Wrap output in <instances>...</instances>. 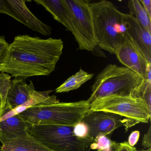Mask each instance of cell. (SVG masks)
<instances>
[{"label":"cell","mask_w":151,"mask_h":151,"mask_svg":"<svg viewBox=\"0 0 151 151\" xmlns=\"http://www.w3.org/2000/svg\"><path fill=\"white\" fill-rule=\"evenodd\" d=\"M63 48L61 39L17 36L9 45L0 72L24 80L34 76H48L55 69Z\"/></svg>","instance_id":"1"},{"label":"cell","mask_w":151,"mask_h":151,"mask_svg":"<svg viewBox=\"0 0 151 151\" xmlns=\"http://www.w3.org/2000/svg\"><path fill=\"white\" fill-rule=\"evenodd\" d=\"M87 100L60 102L55 95L19 114L31 125H60L74 127L81 122L90 109Z\"/></svg>","instance_id":"2"},{"label":"cell","mask_w":151,"mask_h":151,"mask_svg":"<svg viewBox=\"0 0 151 151\" xmlns=\"http://www.w3.org/2000/svg\"><path fill=\"white\" fill-rule=\"evenodd\" d=\"M97 46L116 54L127 37L124 14L110 1L90 3Z\"/></svg>","instance_id":"3"},{"label":"cell","mask_w":151,"mask_h":151,"mask_svg":"<svg viewBox=\"0 0 151 151\" xmlns=\"http://www.w3.org/2000/svg\"><path fill=\"white\" fill-rule=\"evenodd\" d=\"M144 78L125 67L110 64L98 75L87 100L90 105L98 99L109 95L137 97Z\"/></svg>","instance_id":"4"},{"label":"cell","mask_w":151,"mask_h":151,"mask_svg":"<svg viewBox=\"0 0 151 151\" xmlns=\"http://www.w3.org/2000/svg\"><path fill=\"white\" fill-rule=\"evenodd\" d=\"M74 127L60 125L30 124L27 132L53 151H88L94 139L77 137Z\"/></svg>","instance_id":"5"},{"label":"cell","mask_w":151,"mask_h":151,"mask_svg":"<svg viewBox=\"0 0 151 151\" xmlns=\"http://www.w3.org/2000/svg\"><path fill=\"white\" fill-rule=\"evenodd\" d=\"M89 111L118 115L129 120L133 126L147 123L151 115V110L141 98L131 96L109 95L98 99L91 104Z\"/></svg>","instance_id":"6"},{"label":"cell","mask_w":151,"mask_h":151,"mask_svg":"<svg viewBox=\"0 0 151 151\" xmlns=\"http://www.w3.org/2000/svg\"><path fill=\"white\" fill-rule=\"evenodd\" d=\"M69 9L74 25V36L80 50L93 52L97 46L92 12L86 0H63Z\"/></svg>","instance_id":"7"},{"label":"cell","mask_w":151,"mask_h":151,"mask_svg":"<svg viewBox=\"0 0 151 151\" xmlns=\"http://www.w3.org/2000/svg\"><path fill=\"white\" fill-rule=\"evenodd\" d=\"M82 122L88 126L89 137L94 140L99 135H111L114 131L123 125H124L126 130L133 126L124 117L103 111H89Z\"/></svg>","instance_id":"8"},{"label":"cell","mask_w":151,"mask_h":151,"mask_svg":"<svg viewBox=\"0 0 151 151\" xmlns=\"http://www.w3.org/2000/svg\"><path fill=\"white\" fill-rule=\"evenodd\" d=\"M26 0H0V14H4L16 19L34 31L45 36L51 35L52 29L42 22L29 10Z\"/></svg>","instance_id":"9"},{"label":"cell","mask_w":151,"mask_h":151,"mask_svg":"<svg viewBox=\"0 0 151 151\" xmlns=\"http://www.w3.org/2000/svg\"><path fill=\"white\" fill-rule=\"evenodd\" d=\"M126 35L148 63H151V33L133 17L124 14Z\"/></svg>","instance_id":"10"},{"label":"cell","mask_w":151,"mask_h":151,"mask_svg":"<svg viewBox=\"0 0 151 151\" xmlns=\"http://www.w3.org/2000/svg\"><path fill=\"white\" fill-rule=\"evenodd\" d=\"M117 59L125 67L145 78L148 63L128 37L116 53Z\"/></svg>","instance_id":"11"},{"label":"cell","mask_w":151,"mask_h":151,"mask_svg":"<svg viewBox=\"0 0 151 151\" xmlns=\"http://www.w3.org/2000/svg\"><path fill=\"white\" fill-rule=\"evenodd\" d=\"M36 91L32 81L28 84L22 78H15L11 80L7 95L5 113L24 105L33 96Z\"/></svg>","instance_id":"12"},{"label":"cell","mask_w":151,"mask_h":151,"mask_svg":"<svg viewBox=\"0 0 151 151\" xmlns=\"http://www.w3.org/2000/svg\"><path fill=\"white\" fill-rule=\"evenodd\" d=\"M51 14L54 19L66 27L67 30L74 35L75 29L71 13L63 0H35Z\"/></svg>","instance_id":"13"},{"label":"cell","mask_w":151,"mask_h":151,"mask_svg":"<svg viewBox=\"0 0 151 151\" xmlns=\"http://www.w3.org/2000/svg\"><path fill=\"white\" fill-rule=\"evenodd\" d=\"M0 151H53L27 132L2 143Z\"/></svg>","instance_id":"14"},{"label":"cell","mask_w":151,"mask_h":151,"mask_svg":"<svg viewBox=\"0 0 151 151\" xmlns=\"http://www.w3.org/2000/svg\"><path fill=\"white\" fill-rule=\"evenodd\" d=\"M29 125L19 114L0 121V142L2 143L26 134Z\"/></svg>","instance_id":"15"},{"label":"cell","mask_w":151,"mask_h":151,"mask_svg":"<svg viewBox=\"0 0 151 151\" xmlns=\"http://www.w3.org/2000/svg\"><path fill=\"white\" fill-rule=\"evenodd\" d=\"M93 74H89L80 69L75 75L67 79L55 90L57 93L68 92L78 89L85 83L91 79Z\"/></svg>","instance_id":"16"},{"label":"cell","mask_w":151,"mask_h":151,"mask_svg":"<svg viewBox=\"0 0 151 151\" xmlns=\"http://www.w3.org/2000/svg\"><path fill=\"white\" fill-rule=\"evenodd\" d=\"M53 91H46L39 92L36 91L32 98L27 101L24 105L22 106L18 107L11 111L6 112L2 117L0 118V121H3L16 115L19 114L20 113L28 109L31 107L37 104L44 102L50 97V94Z\"/></svg>","instance_id":"17"},{"label":"cell","mask_w":151,"mask_h":151,"mask_svg":"<svg viewBox=\"0 0 151 151\" xmlns=\"http://www.w3.org/2000/svg\"><path fill=\"white\" fill-rule=\"evenodd\" d=\"M128 6L129 9V14L151 33V20L148 17L139 0L129 1Z\"/></svg>","instance_id":"18"},{"label":"cell","mask_w":151,"mask_h":151,"mask_svg":"<svg viewBox=\"0 0 151 151\" xmlns=\"http://www.w3.org/2000/svg\"><path fill=\"white\" fill-rule=\"evenodd\" d=\"M11 83V76L3 72L0 73V99L1 101V117L4 114L6 110L7 95L10 88Z\"/></svg>","instance_id":"19"},{"label":"cell","mask_w":151,"mask_h":151,"mask_svg":"<svg viewBox=\"0 0 151 151\" xmlns=\"http://www.w3.org/2000/svg\"><path fill=\"white\" fill-rule=\"evenodd\" d=\"M119 143L109 139L104 135H99L94 139L90 145V148L93 150H105L112 148L119 145Z\"/></svg>","instance_id":"20"},{"label":"cell","mask_w":151,"mask_h":151,"mask_svg":"<svg viewBox=\"0 0 151 151\" xmlns=\"http://www.w3.org/2000/svg\"><path fill=\"white\" fill-rule=\"evenodd\" d=\"M73 132L74 135L79 138L86 139L91 138L89 137L88 126L86 124L82 122L74 126Z\"/></svg>","instance_id":"21"},{"label":"cell","mask_w":151,"mask_h":151,"mask_svg":"<svg viewBox=\"0 0 151 151\" xmlns=\"http://www.w3.org/2000/svg\"><path fill=\"white\" fill-rule=\"evenodd\" d=\"M9 45V44L6 41L5 37L0 36V66L6 57Z\"/></svg>","instance_id":"22"},{"label":"cell","mask_w":151,"mask_h":151,"mask_svg":"<svg viewBox=\"0 0 151 151\" xmlns=\"http://www.w3.org/2000/svg\"><path fill=\"white\" fill-rule=\"evenodd\" d=\"M140 136V132L139 131L136 130L132 132L128 138V143L130 146L133 147L137 143Z\"/></svg>","instance_id":"23"},{"label":"cell","mask_w":151,"mask_h":151,"mask_svg":"<svg viewBox=\"0 0 151 151\" xmlns=\"http://www.w3.org/2000/svg\"><path fill=\"white\" fill-rule=\"evenodd\" d=\"M142 145L145 148H151V126H150L147 132L145 134L142 140Z\"/></svg>","instance_id":"24"},{"label":"cell","mask_w":151,"mask_h":151,"mask_svg":"<svg viewBox=\"0 0 151 151\" xmlns=\"http://www.w3.org/2000/svg\"><path fill=\"white\" fill-rule=\"evenodd\" d=\"M147 14V16L151 20V0H139Z\"/></svg>","instance_id":"25"},{"label":"cell","mask_w":151,"mask_h":151,"mask_svg":"<svg viewBox=\"0 0 151 151\" xmlns=\"http://www.w3.org/2000/svg\"><path fill=\"white\" fill-rule=\"evenodd\" d=\"M135 147L130 146L128 142H124L119 143L117 151H137Z\"/></svg>","instance_id":"26"},{"label":"cell","mask_w":151,"mask_h":151,"mask_svg":"<svg viewBox=\"0 0 151 151\" xmlns=\"http://www.w3.org/2000/svg\"><path fill=\"white\" fill-rule=\"evenodd\" d=\"M119 145L114 147H112V148H109V149H105V150H97V151H117Z\"/></svg>","instance_id":"27"},{"label":"cell","mask_w":151,"mask_h":151,"mask_svg":"<svg viewBox=\"0 0 151 151\" xmlns=\"http://www.w3.org/2000/svg\"><path fill=\"white\" fill-rule=\"evenodd\" d=\"M1 99H0V118H1Z\"/></svg>","instance_id":"28"},{"label":"cell","mask_w":151,"mask_h":151,"mask_svg":"<svg viewBox=\"0 0 151 151\" xmlns=\"http://www.w3.org/2000/svg\"><path fill=\"white\" fill-rule=\"evenodd\" d=\"M151 151V148H149V149H147V150H143V151Z\"/></svg>","instance_id":"29"}]
</instances>
